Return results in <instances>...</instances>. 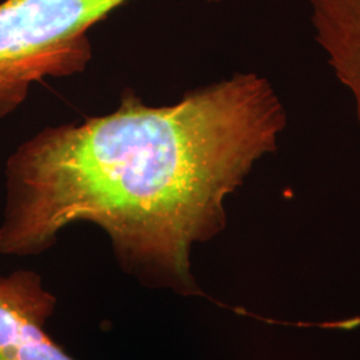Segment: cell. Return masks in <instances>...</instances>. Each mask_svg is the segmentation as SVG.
Listing matches in <instances>:
<instances>
[{
  "label": "cell",
  "mask_w": 360,
  "mask_h": 360,
  "mask_svg": "<svg viewBox=\"0 0 360 360\" xmlns=\"http://www.w3.org/2000/svg\"><path fill=\"white\" fill-rule=\"evenodd\" d=\"M314 35L360 122V0H309Z\"/></svg>",
  "instance_id": "cell-4"
},
{
  "label": "cell",
  "mask_w": 360,
  "mask_h": 360,
  "mask_svg": "<svg viewBox=\"0 0 360 360\" xmlns=\"http://www.w3.org/2000/svg\"><path fill=\"white\" fill-rule=\"evenodd\" d=\"M129 0H4L0 3V119L32 84L72 77L92 59L87 31Z\"/></svg>",
  "instance_id": "cell-2"
},
{
  "label": "cell",
  "mask_w": 360,
  "mask_h": 360,
  "mask_svg": "<svg viewBox=\"0 0 360 360\" xmlns=\"http://www.w3.org/2000/svg\"><path fill=\"white\" fill-rule=\"evenodd\" d=\"M56 306L38 272L0 275V360H77L47 331Z\"/></svg>",
  "instance_id": "cell-3"
},
{
  "label": "cell",
  "mask_w": 360,
  "mask_h": 360,
  "mask_svg": "<svg viewBox=\"0 0 360 360\" xmlns=\"http://www.w3.org/2000/svg\"><path fill=\"white\" fill-rule=\"evenodd\" d=\"M285 127L276 91L254 72L163 107L124 91L114 112L43 129L11 155L0 254L40 255L65 227L90 223L139 285L203 295L193 245L224 230L226 199Z\"/></svg>",
  "instance_id": "cell-1"
}]
</instances>
